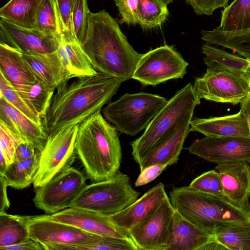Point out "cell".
I'll list each match as a JSON object with an SVG mask.
<instances>
[{
  "label": "cell",
  "instance_id": "cell-1",
  "mask_svg": "<svg viewBox=\"0 0 250 250\" xmlns=\"http://www.w3.org/2000/svg\"><path fill=\"white\" fill-rule=\"evenodd\" d=\"M123 82L119 79L98 72L94 76L67 81L56 89L50 107L42 119L47 135L73 125H80L101 112Z\"/></svg>",
  "mask_w": 250,
  "mask_h": 250
},
{
  "label": "cell",
  "instance_id": "cell-2",
  "mask_svg": "<svg viewBox=\"0 0 250 250\" xmlns=\"http://www.w3.org/2000/svg\"><path fill=\"white\" fill-rule=\"evenodd\" d=\"M81 45L98 72L122 82L132 78L142 56L130 44L117 21L104 9L89 12L85 37Z\"/></svg>",
  "mask_w": 250,
  "mask_h": 250
},
{
  "label": "cell",
  "instance_id": "cell-3",
  "mask_svg": "<svg viewBox=\"0 0 250 250\" xmlns=\"http://www.w3.org/2000/svg\"><path fill=\"white\" fill-rule=\"evenodd\" d=\"M117 131L101 112L79 125L76 154L93 182L107 180L119 171L122 154Z\"/></svg>",
  "mask_w": 250,
  "mask_h": 250
},
{
  "label": "cell",
  "instance_id": "cell-4",
  "mask_svg": "<svg viewBox=\"0 0 250 250\" xmlns=\"http://www.w3.org/2000/svg\"><path fill=\"white\" fill-rule=\"evenodd\" d=\"M169 200L183 217L212 234L225 225L250 223V208H242L226 199L190 188L188 186L173 188Z\"/></svg>",
  "mask_w": 250,
  "mask_h": 250
},
{
  "label": "cell",
  "instance_id": "cell-5",
  "mask_svg": "<svg viewBox=\"0 0 250 250\" xmlns=\"http://www.w3.org/2000/svg\"><path fill=\"white\" fill-rule=\"evenodd\" d=\"M201 103L191 83L177 91L151 120L142 136L130 143L132 155L139 164L164 141Z\"/></svg>",
  "mask_w": 250,
  "mask_h": 250
},
{
  "label": "cell",
  "instance_id": "cell-6",
  "mask_svg": "<svg viewBox=\"0 0 250 250\" xmlns=\"http://www.w3.org/2000/svg\"><path fill=\"white\" fill-rule=\"evenodd\" d=\"M167 101L164 97L147 92L125 93L108 103L102 112L117 130L134 136L146 128Z\"/></svg>",
  "mask_w": 250,
  "mask_h": 250
},
{
  "label": "cell",
  "instance_id": "cell-7",
  "mask_svg": "<svg viewBox=\"0 0 250 250\" xmlns=\"http://www.w3.org/2000/svg\"><path fill=\"white\" fill-rule=\"evenodd\" d=\"M139 195L132 187L129 176L119 171L107 180L86 185L69 207L109 216L134 203Z\"/></svg>",
  "mask_w": 250,
  "mask_h": 250
},
{
  "label": "cell",
  "instance_id": "cell-8",
  "mask_svg": "<svg viewBox=\"0 0 250 250\" xmlns=\"http://www.w3.org/2000/svg\"><path fill=\"white\" fill-rule=\"evenodd\" d=\"M79 125H71L48 135L40 151L39 167L33 183L34 188L43 186L71 167L77 155L75 143Z\"/></svg>",
  "mask_w": 250,
  "mask_h": 250
},
{
  "label": "cell",
  "instance_id": "cell-9",
  "mask_svg": "<svg viewBox=\"0 0 250 250\" xmlns=\"http://www.w3.org/2000/svg\"><path fill=\"white\" fill-rule=\"evenodd\" d=\"M188 64L173 46L165 44L142 54L131 79L143 85L155 86L183 78Z\"/></svg>",
  "mask_w": 250,
  "mask_h": 250
},
{
  "label": "cell",
  "instance_id": "cell-10",
  "mask_svg": "<svg viewBox=\"0 0 250 250\" xmlns=\"http://www.w3.org/2000/svg\"><path fill=\"white\" fill-rule=\"evenodd\" d=\"M85 181L82 172L70 167L36 188L33 201L46 213H56L70 207L86 185Z\"/></svg>",
  "mask_w": 250,
  "mask_h": 250
},
{
  "label": "cell",
  "instance_id": "cell-11",
  "mask_svg": "<svg viewBox=\"0 0 250 250\" xmlns=\"http://www.w3.org/2000/svg\"><path fill=\"white\" fill-rule=\"evenodd\" d=\"M193 87L200 99L233 104L242 103L250 93V85L241 75L208 68L196 78Z\"/></svg>",
  "mask_w": 250,
  "mask_h": 250
},
{
  "label": "cell",
  "instance_id": "cell-12",
  "mask_svg": "<svg viewBox=\"0 0 250 250\" xmlns=\"http://www.w3.org/2000/svg\"><path fill=\"white\" fill-rule=\"evenodd\" d=\"M174 210L167 196L152 214L128 231L138 250H167Z\"/></svg>",
  "mask_w": 250,
  "mask_h": 250
},
{
  "label": "cell",
  "instance_id": "cell-13",
  "mask_svg": "<svg viewBox=\"0 0 250 250\" xmlns=\"http://www.w3.org/2000/svg\"><path fill=\"white\" fill-rule=\"evenodd\" d=\"M188 149L217 165L238 161L250 163V138L206 136L195 140Z\"/></svg>",
  "mask_w": 250,
  "mask_h": 250
},
{
  "label": "cell",
  "instance_id": "cell-14",
  "mask_svg": "<svg viewBox=\"0 0 250 250\" xmlns=\"http://www.w3.org/2000/svg\"><path fill=\"white\" fill-rule=\"evenodd\" d=\"M42 216L92 234L131 239L128 231L115 224L108 216L92 211L69 207L56 213Z\"/></svg>",
  "mask_w": 250,
  "mask_h": 250
},
{
  "label": "cell",
  "instance_id": "cell-15",
  "mask_svg": "<svg viewBox=\"0 0 250 250\" xmlns=\"http://www.w3.org/2000/svg\"><path fill=\"white\" fill-rule=\"evenodd\" d=\"M27 227L29 237L42 244L80 245L96 241L101 236L42 215L30 216Z\"/></svg>",
  "mask_w": 250,
  "mask_h": 250
},
{
  "label": "cell",
  "instance_id": "cell-16",
  "mask_svg": "<svg viewBox=\"0 0 250 250\" xmlns=\"http://www.w3.org/2000/svg\"><path fill=\"white\" fill-rule=\"evenodd\" d=\"M245 161L217 164L225 198L233 205L250 208V165Z\"/></svg>",
  "mask_w": 250,
  "mask_h": 250
},
{
  "label": "cell",
  "instance_id": "cell-17",
  "mask_svg": "<svg viewBox=\"0 0 250 250\" xmlns=\"http://www.w3.org/2000/svg\"><path fill=\"white\" fill-rule=\"evenodd\" d=\"M0 71L17 90L24 101L37 113L29 98V90L37 81L34 72L23 57L22 52L0 42Z\"/></svg>",
  "mask_w": 250,
  "mask_h": 250
},
{
  "label": "cell",
  "instance_id": "cell-18",
  "mask_svg": "<svg viewBox=\"0 0 250 250\" xmlns=\"http://www.w3.org/2000/svg\"><path fill=\"white\" fill-rule=\"evenodd\" d=\"M0 42L21 52L48 53L56 51L59 39L43 36L35 29L16 26L0 19Z\"/></svg>",
  "mask_w": 250,
  "mask_h": 250
},
{
  "label": "cell",
  "instance_id": "cell-19",
  "mask_svg": "<svg viewBox=\"0 0 250 250\" xmlns=\"http://www.w3.org/2000/svg\"><path fill=\"white\" fill-rule=\"evenodd\" d=\"M0 120L21 140L41 151L48 135L42 125H39L0 96Z\"/></svg>",
  "mask_w": 250,
  "mask_h": 250
},
{
  "label": "cell",
  "instance_id": "cell-20",
  "mask_svg": "<svg viewBox=\"0 0 250 250\" xmlns=\"http://www.w3.org/2000/svg\"><path fill=\"white\" fill-rule=\"evenodd\" d=\"M167 196L165 186L160 182L134 203L109 218L117 226L128 231L152 214Z\"/></svg>",
  "mask_w": 250,
  "mask_h": 250
},
{
  "label": "cell",
  "instance_id": "cell-21",
  "mask_svg": "<svg viewBox=\"0 0 250 250\" xmlns=\"http://www.w3.org/2000/svg\"><path fill=\"white\" fill-rule=\"evenodd\" d=\"M193 113L180 122L170 135L139 164L141 171L152 165L162 164L168 167L177 162L185 140L190 131V123Z\"/></svg>",
  "mask_w": 250,
  "mask_h": 250
},
{
  "label": "cell",
  "instance_id": "cell-22",
  "mask_svg": "<svg viewBox=\"0 0 250 250\" xmlns=\"http://www.w3.org/2000/svg\"><path fill=\"white\" fill-rule=\"evenodd\" d=\"M214 240L213 234L192 224L174 210L167 250H201Z\"/></svg>",
  "mask_w": 250,
  "mask_h": 250
},
{
  "label": "cell",
  "instance_id": "cell-23",
  "mask_svg": "<svg viewBox=\"0 0 250 250\" xmlns=\"http://www.w3.org/2000/svg\"><path fill=\"white\" fill-rule=\"evenodd\" d=\"M56 51L69 80L98 74L81 44L71 34H61Z\"/></svg>",
  "mask_w": 250,
  "mask_h": 250
},
{
  "label": "cell",
  "instance_id": "cell-24",
  "mask_svg": "<svg viewBox=\"0 0 250 250\" xmlns=\"http://www.w3.org/2000/svg\"><path fill=\"white\" fill-rule=\"evenodd\" d=\"M190 129L206 136L250 138L248 123L240 110L236 114L222 117L192 118Z\"/></svg>",
  "mask_w": 250,
  "mask_h": 250
},
{
  "label": "cell",
  "instance_id": "cell-25",
  "mask_svg": "<svg viewBox=\"0 0 250 250\" xmlns=\"http://www.w3.org/2000/svg\"><path fill=\"white\" fill-rule=\"evenodd\" d=\"M37 80L56 90L64 82L69 81L57 51L48 53L22 52Z\"/></svg>",
  "mask_w": 250,
  "mask_h": 250
},
{
  "label": "cell",
  "instance_id": "cell-26",
  "mask_svg": "<svg viewBox=\"0 0 250 250\" xmlns=\"http://www.w3.org/2000/svg\"><path fill=\"white\" fill-rule=\"evenodd\" d=\"M43 0H9L0 9V19L16 26L35 29Z\"/></svg>",
  "mask_w": 250,
  "mask_h": 250
},
{
  "label": "cell",
  "instance_id": "cell-27",
  "mask_svg": "<svg viewBox=\"0 0 250 250\" xmlns=\"http://www.w3.org/2000/svg\"><path fill=\"white\" fill-rule=\"evenodd\" d=\"M201 39L206 43L230 49L246 58H250V28L225 31L217 27L211 30H202Z\"/></svg>",
  "mask_w": 250,
  "mask_h": 250
},
{
  "label": "cell",
  "instance_id": "cell-28",
  "mask_svg": "<svg viewBox=\"0 0 250 250\" xmlns=\"http://www.w3.org/2000/svg\"><path fill=\"white\" fill-rule=\"evenodd\" d=\"M202 51L204 62L208 69L229 71L242 75L249 64L247 59L207 43L203 45Z\"/></svg>",
  "mask_w": 250,
  "mask_h": 250
},
{
  "label": "cell",
  "instance_id": "cell-29",
  "mask_svg": "<svg viewBox=\"0 0 250 250\" xmlns=\"http://www.w3.org/2000/svg\"><path fill=\"white\" fill-rule=\"evenodd\" d=\"M40 151L32 158L23 161H14L9 164L0 176L8 186L21 189L29 187L34 182L38 170Z\"/></svg>",
  "mask_w": 250,
  "mask_h": 250
},
{
  "label": "cell",
  "instance_id": "cell-30",
  "mask_svg": "<svg viewBox=\"0 0 250 250\" xmlns=\"http://www.w3.org/2000/svg\"><path fill=\"white\" fill-rule=\"evenodd\" d=\"M30 216L0 212V248L22 242L29 238L27 227Z\"/></svg>",
  "mask_w": 250,
  "mask_h": 250
},
{
  "label": "cell",
  "instance_id": "cell-31",
  "mask_svg": "<svg viewBox=\"0 0 250 250\" xmlns=\"http://www.w3.org/2000/svg\"><path fill=\"white\" fill-rule=\"evenodd\" d=\"M213 235L215 240L227 250H250V223L221 226Z\"/></svg>",
  "mask_w": 250,
  "mask_h": 250
},
{
  "label": "cell",
  "instance_id": "cell-32",
  "mask_svg": "<svg viewBox=\"0 0 250 250\" xmlns=\"http://www.w3.org/2000/svg\"><path fill=\"white\" fill-rule=\"evenodd\" d=\"M217 28L225 31L250 28V0H234L224 8Z\"/></svg>",
  "mask_w": 250,
  "mask_h": 250
},
{
  "label": "cell",
  "instance_id": "cell-33",
  "mask_svg": "<svg viewBox=\"0 0 250 250\" xmlns=\"http://www.w3.org/2000/svg\"><path fill=\"white\" fill-rule=\"evenodd\" d=\"M138 24L146 29L161 27L169 16L162 0H138Z\"/></svg>",
  "mask_w": 250,
  "mask_h": 250
},
{
  "label": "cell",
  "instance_id": "cell-34",
  "mask_svg": "<svg viewBox=\"0 0 250 250\" xmlns=\"http://www.w3.org/2000/svg\"><path fill=\"white\" fill-rule=\"evenodd\" d=\"M35 30L41 35L59 39L61 24L56 0H43L39 9Z\"/></svg>",
  "mask_w": 250,
  "mask_h": 250
},
{
  "label": "cell",
  "instance_id": "cell-35",
  "mask_svg": "<svg viewBox=\"0 0 250 250\" xmlns=\"http://www.w3.org/2000/svg\"><path fill=\"white\" fill-rule=\"evenodd\" d=\"M64 250H138L132 239L101 236L96 241L80 245H64Z\"/></svg>",
  "mask_w": 250,
  "mask_h": 250
},
{
  "label": "cell",
  "instance_id": "cell-36",
  "mask_svg": "<svg viewBox=\"0 0 250 250\" xmlns=\"http://www.w3.org/2000/svg\"><path fill=\"white\" fill-rule=\"evenodd\" d=\"M21 140L0 120V174L14 161L15 154Z\"/></svg>",
  "mask_w": 250,
  "mask_h": 250
},
{
  "label": "cell",
  "instance_id": "cell-37",
  "mask_svg": "<svg viewBox=\"0 0 250 250\" xmlns=\"http://www.w3.org/2000/svg\"><path fill=\"white\" fill-rule=\"evenodd\" d=\"M0 96L36 123L42 125V120L28 106L17 90L9 82L3 74L0 76Z\"/></svg>",
  "mask_w": 250,
  "mask_h": 250
},
{
  "label": "cell",
  "instance_id": "cell-38",
  "mask_svg": "<svg viewBox=\"0 0 250 250\" xmlns=\"http://www.w3.org/2000/svg\"><path fill=\"white\" fill-rule=\"evenodd\" d=\"M188 187L199 192L225 199L220 175L217 170H211L203 173L193 180Z\"/></svg>",
  "mask_w": 250,
  "mask_h": 250
},
{
  "label": "cell",
  "instance_id": "cell-39",
  "mask_svg": "<svg viewBox=\"0 0 250 250\" xmlns=\"http://www.w3.org/2000/svg\"><path fill=\"white\" fill-rule=\"evenodd\" d=\"M55 91L38 80L29 88L30 101L42 120L50 107Z\"/></svg>",
  "mask_w": 250,
  "mask_h": 250
},
{
  "label": "cell",
  "instance_id": "cell-40",
  "mask_svg": "<svg viewBox=\"0 0 250 250\" xmlns=\"http://www.w3.org/2000/svg\"><path fill=\"white\" fill-rule=\"evenodd\" d=\"M90 12L87 0H75L72 15V29L75 37L81 44L85 37Z\"/></svg>",
  "mask_w": 250,
  "mask_h": 250
},
{
  "label": "cell",
  "instance_id": "cell-41",
  "mask_svg": "<svg viewBox=\"0 0 250 250\" xmlns=\"http://www.w3.org/2000/svg\"><path fill=\"white\" fill-rule=\"evenodd\" d=\"M121 17L120 23L128 25L138 24V0H113Z\"/></svg>",
  "mask_w": 250,
  "mask_h": 250
},
{
  "label": "cell",
  "instance_id": "cell-42",
  "mask_svg": "<svg viewBox=\"0 0 250 250\" xmlns=\"http://www.w3.org/2000/svg\"><path fill=\"white\" fill-rule=\"evenodd\" d=\"M75 1V0H56L57 10L61 24L62 34L69 33L74 35L72 15Z\"/></svg>",
  "mask_w": 250,
  "mask_h": 250
},
{
  "label": "cell",
  "instance_id": "cell-43",
  "mask_svg": "<svg viewBox=\"0 0 250 250\" xmlns=\"http://www.w3.org/2000/svg\"><path fill=\"white\" fill-rule=\"evenodd\" d=\"M229 0H186L198 15H211L216 9L225 8Z\"/></svg>",
  "mask_w": 250,
  "mask_h": 250
},
{
  "label": "cell",
  "instance_id": "cell-44",
  "mask_svg": "<svg viewBox=\"0 0 250 250\" xmlns=\"http://www.w3.org/2000/svg\"><path fill=\"white\" fill-rule=\"evenodd\" d=\"M167 167L166 165L156 164L146 167L141 171L135 186L139 187L148 184L159 176Z\"/></svg>",
  "mask_w": 250,
  "mask_h": 250
},
{
  "label": "cell",
  "instance_id": "cell-45",
  "mask_svg": "<svg viewBox=\"0 0 250 250\" xmlns=\"http://www.w3.org/2000/svg\"><path fill=\"white\" fill-rule=\"evenodd\" d=\"M2 250H45L41 243L31 238L22 242L0 248Z\"/></svg>",
  "mask_w": 250,
  "mask_h": 250
},
{
  "label": "cell",
  "instance_id": "cell-46",
  "mask_svg": "<svg viewBox=\"0 0 250 250\" xmlns=\"http://www.w3.org/2000/svg\"><path fill=\"white\" fill-rule=\"evenodd\" d=\"M38 151L34 146L25 142H21L17 147L14 157V161H23L34 157Z\"/></svg>",
  "mask_w": 250,
  "mask_h": 250
},
{
  "label": "cell",
  "instance_id": "cell-47",
  "mask_svg": "<svg viewBox=\"0 0 250 250\" xmlns=\"http://www.w3.org/2000/svg\"><path fill=\"white\" fill-rule=\"evenodd\" d=\"M0 212L5 211L10 206V202L9 201L7 194V187L8 186L6 185L4 179L0 176Z\"/></svg>",
  "mask_w": 250,
  "mask_h": 250
},
{
  "label": "cell",
  "instance_id": "cell-48",
  "mask_svg": "<svg viewBox=\"0 0 250 250\" xmlns=\"http://www.w3.org/2000/svg\"><path fill=\"white\" fill-rule=\"evenodd\" d=\"M240 111L244 115L249 125L250 132V93L241 103Z\"/></svg>",
  "mask_w": 250,
  "mask_h": 250
},
{
  "label": "cell",
  "instance_id": "cell-49",
  "mask_svg": "<svg viewBox=\"0 0 250 250\" xmlns=\"http://www.w3.org/2000/svg\"><path fill=\"white\" fill-rule=\"evenodd\" d=\"M227 250L224 246L215 240L211 241L203 246L201 250Z\"/></svg>",
  "mask_w": 250,
  "mask_h": 250
},
{
  "label": "cell",
  "instance_id": "cell-50",
  "mask_svg": "<svg viewBox=\"0 0 250 250\" xmlns=\"http://www.w3.org/2000/svg\"><path fill=\"white\" fill-rule=\"evenodd\" d=\"M247 59L249 61V64L245 71L241 76L250 85V58H248Z\"/></svg>",
  "mask_w": 250,
  "mask_h": 250
},
{
  "label": "cell",
  "instance_id": "cell-51",
  "mask_svg": "<svg viewBox=\"0 0 250 250\" xmlns=\"http://www.w3.org/2000/svg\"><path fill=\"white\" fill-rule=\"evenodd\" d=\"M167 5L170 4L173 1V0H162Z\"/></svg>",
  "mask_w": 250,
  "mask_h": 250
}]
</instances>
